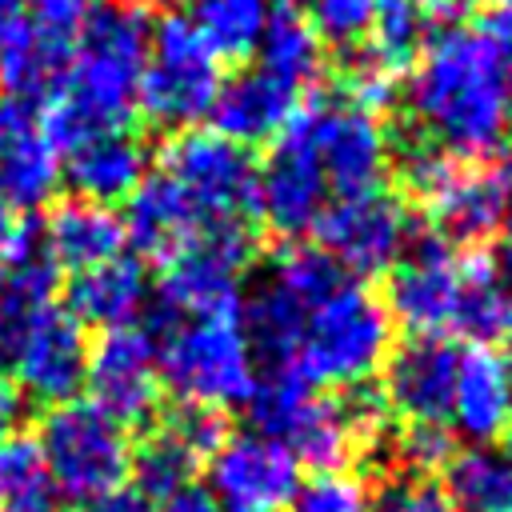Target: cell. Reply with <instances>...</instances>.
<instances>
[{
    "label": "cell",
    "instance_id": "6da1fadb",
    "mask_svg": "<svg viewBox=\"0 0 512 512\" xmlns=\"http://www.w3.org/2000/svg\"><path fill=\"white\" fill-rule=\"evenodd\" d=\"M400 100L404 120L396 128L428 148L460 160H488L508 144L512 76L484 32H436L412 60Z\"/></svg>",
    "mask_w": 512,
    "mask_h": 512
},
{
    "label": "cell",
    "instance_id": "7a4b0ae2",
    "mask_svg": "<svg viewBox=\"0 0 512 512\" xmlns=\"http://www.w3.org/2000/svg\"><path fill=\"white\" fill-rule=\"evenodd\" d=\"M148 36L152 24L132 0H100L92 8L72 40L60 92L40 120L56 152H68L88 136L128 128L148 60Z\"/></svg>",
    "mask_w": 512,
    "mask_h": 512
},
{
    "label": "cell",
    "instance_id": "3957f363",
    "mask_svg": "<svg viewBox=\"0 0 512 512\" xmlns=\"http://www.w3.org/2000/svg\"><path fill=\"white\" fill-rule=\"evenodd\" d=\"M396 320L388 316L380 292L364 284H344L316 308H308L296 356L284 376H296L308 388H352L368 384L388 348Z\"/></svg>",
    "mask_w": 512,
    "mask_h": 512
},
{
    "label": "cell",
    "instance_id": "277c9868",
    "mask_svg": "<svg viewBox=\"0 0 512 512\" xmlns=\"http://www.w3.org/2000/svg\"><path fill=\"white\" fill-rule=\"evenodd\" d=\"M260 256V232L244 224H200V232L168 256L160 268V288L148 296L144 316L152 328H144L152 340H160L176 320L184 316H212V312H236L240 308V280Z\"/></svg>",
    "mask_w": 512,
    "mask_h": 512
},
{
    "label": "cell",
    "instance_id": "5b68a950",
    "mask_svg": "<svg viewBox=\"0 0 512 512\" xmlns=\"http://www.w3.org/2000/svg\"><path fill=\"white\" fill-rule=\"evenodd\" d=\"M156 368L160 384L180 404L228 412L236 404H248L256 392V368L236 312L176 320L156 340Z\"/></svg>",
    "mask_w": 512,
    "mask_h": 512
},
{
    "label": "cell",
    "instance_id": "8992f818",
    "mask_svg": "<svg viewBox=\"0 0 512 512\" xmlns=\"http://www.w3.org/2000/svg\"><path fill=\"white\" fill-rule=\"evenodd\" d=\"M36 448L64 504H88L128 480V428L104 416L92 400H64L40 416Z\"/></svg>",
    "mask_w": 512,
    "mask_h": 512
},
{
    "label": "cell",
    "instance_id": "52a82bcc",
    "mask_svg": "<svg viewBox=\"0 0 512 512\" xmlns=\"http://www.w3.org/2000/svg\"><path fill=\"white\" fill-rule=\"evenodd\" d=\"M160 164V172H168L180 184V192L192 200L204 224L224 220L260 232V168L244 144L220 132L180 128L164 140Z\"/></svg>",
    "mask_w": 512,
    "mask_h": 512
},
{
    "label": "cell",
    "instance_id": "ba28073f",
    "mask_svg": "<svg viewBox=\"0 0 512 512\" xmlns=\"http://www.w3.org/2000/svg\"><path fill=\"white\" fill-rule=\"evenodd\" d=\"M248 416L260 436L276 440L316 472H340L360 456V436L348 420V408L336 396H324L296 376H264L248 400Z\"/></svg>",
    "mask_w": 512,
    "mask_h": 512
},
{
    "label": "cell",
    "instance_id": "9c48e42d",
    "mask_svg": "<svg viewBox=\"0 0 512 512\" xmlns=\"http://www.w3.org/2000/svg\"><path fill=\"white\" fill-rule=\"evenodd\" d=\"M220 60L204 48L192 20L164 16L148 36V60L140 72L136 108L156 128L180 132L192 128V120L208 116L216 92H220Z\"/></svg>",
    "mask_w": 512,
    "mask_h": 512
},
{
    "label": "cell",
    "instance_id": "30bf717a",
    "mask_svg": "<svg viewBox=\"0 0 512 512\" xmlns=\"http://www.w3.org/2000/svg\"><path fill=\"white\" fill-rule=\"evenodd\" d=\"M304 112H308L312 152L328 192H336V200L380 192L392 172V148H388L384 124L344 100L320 96V88L304 96Z\"/></svg>",
    "mask_w": 512,
    "mask_h": 512
},
{
    "label": "cell",
    "instance_id": "8fae6325",
    "mask_svg": "<svg viewBox=\"0 0 512 512\" xmlns=\"http://www.w3.org/2000/svg\"><path fill=\"white\" fill-rule=\"evenodd\" d=\"M408 224L412 212L404 208V200L380 188L368 196L324 204L312 220V232L316 248H324L340 268L356 276H384L408 244Z\"/></svg>",
    "mask_w": 512,
    "mask_h": 512
},
{
    "label": "cell",
    "instance_id": "7c38bea8",
    "mask_svg": "<svg viewBox=\"0 0 512 512\" xmlns=\"http://www.w3.org/2000/svg\"><path fill=\"white\" fill-rule=\"evenodd\" d=\"M84 388L92 404L112 416L120 428H148L160 412V368H156V340L144 328H116L88 348Z\"/></svg>",
    "mask_w": 512,
    "mask_h": 512
},
{
    "label": "cell",
    "instance_id": "4fadbf2b",
    "mask_svg": "<svg viewBox=\"0 0 512 512\" xmlns=\"http://www.w3.org/2000/svg\"><path fill=\"white\" fill-rule=\"evenodd\" d=\"M384 276L388 284L380 300L392 320H400L408 332L448 336L460 300V248L420 228Z\"/></svg>",
    "mask_w": 512,
    "mask_h": 512
},
{
    "label": "cell",
    "instance_id": "5bb4252c",
    "mask_svg": "<svg viewBox=\"0 0 512 512\" xmlns=\"http://www.w3.org/2000/svg\"><path fill=\"white\" fill-rule=\"evenodd\" d=\"M456 344L452 336L408 332L396 340L380 364V392L400 424H444L452 420L456 388Z\"/></svg>",
    "mask_w": 512,
    "mask_h": 512
},
{
    "label": "cell",
    "instance_id": "9a60e30c",
    "mask_svg": "<svg viewBox=\"0 0 512 512\" xmlns=\"http://www.w3.org/2000/svg\"><path fill=\"white\" fill-rule=\"evenodd\" d=\"M296 484V456L260 432H232L208 456V492L220 512H280Z\"/></svg>",
    "mask_w": 512,
    "mask_h": 512
},
{
    "label": "cell",
    "instance_id": "2e32d148",
    "mask_svg": "<svg viewBox=\"0 0 512 512\" xmlns=\"http://www.w3.org/2000/svg\"><path fill=\"white\" fill-rule=\"evenodd\" d=\"M324 204H328V184H324V172L316 164L312 136H308V112H304V100H300L292 120L276 132L272 152L264 156L260 212H264V224L276 236L292 240V236L312 228V220L320 216Z\"/></svg>",
    "mask_w": 512,
    "mask_h": 512
},
{
    "label": "cell",
    "instance_id": "e0dca14e",
    "mask_svg": "<svg viewBox=\"0 0 512 512\" xmlns=\"http://www.w3.org/2000/svg\"><path fill=\"white\" fill-rule=\"evenodd\" d=\"M84 372H88V336H84V328L60 304L40 308L28 320L16 364H12L16 392L24 400H36V404L52 408V404L76 400V392L84 388Z\"/></svg>",
    "mask_w": 512,
    "mask_h": 512
},
{
    "label": "cell",
    "instance_id": "ac0fdd59",
    "mask_svg": "<svg viewBox=\"0 0 512 512\" xmlns=\"http://www.w3.org/2000/svg\"><path fill=\"white\" fill-rule=\"evenodd\" d=\"M60 188V152L44 136L36 108L0 104V204L12 212H32L48 204Z\"/></svg>",
    "mask_w": 512,
    "mask_h": 512
},
{
    "label": "cell",
    "instance_id": "d6986e66",
    "mask_svg": "<svg viewBox=\"0 0 512 512\" xmlns=\"http://www.w3.org/2000/svg\"><path fill=\"white\" fill-rule=\"evenodd\" d=\"M64 156L68 160L60 164V180L68 184V192L76 200L104 204V208L116 200H128L132 188L148 176V144L132 128L88 136Z\"/></svg>",
    "mask_w": 512,
    "mask_h": 512
},
{
    "label": "cell",
    "instance_id": "ffe728a7",
    "mask_svg": "<svg viewBox=\"0 0 512 512\" xmlns=\"http://www.w3.org/2000/svg\"><path fill=\"white\" fill-rule=\"evenodd\" d=\"M300 100H304V92L268 76L264 68H240L236 76L220 80V92L208 108V116L216 124L212 132H220L244 148L276 140V132L292 120Z\"/></svg>",
    "mask_w": 512,
    "mask_h": 512
},
{
    "label": "cell",
    "instance_id": "44dd1931",
    "mask_svg": "<svg viewBox=\"0 0 512 512\" xmlns=\"http://www.w3.org/2000/svg\"><path fill=\"white\" fill-rule=\"evenodd\" d=\"M120 224H124V240L136 248V260L164 264L200 232L204 220L168 172H152L124 200Z\"/></svg>",
    "mask_w": 512,
    "mask_h": 512
},
{
    "label": "cell",
    "instance_id": "7402d4cb",
    "mask_svg": "<svg viewBox=\"0 0 512 512\" xmlns=\"http://www.w3.org/2000/svg\"><path fill=\"white\" fill-rule=\"evenodd\" d=\"M452 420L472 440H500L512 428V356L492 344H468L456 360Z\"/></svg>",
    "mask_w": 512,
    "mask_h": 512
},
{
    "label": "cell",
    "instance_id": "603a6c76",
    "mask_svg": "<svg viewBox=\"0 0 512 512\" xmlns=\"http://www.w3.org/2000/svg\"><path fill=\"white\" fill-rule=\"evenodd\" d=\"M148 272L144 260L136 256H112L88 272H76L68 284V312L80 328H100V332H116V328H132L136 316H144L148 308Z\"/></svg>",
    "mask_w": 512,
    "mask_h": 512
},
{
    "label": "cell",
    "instance_id": "cb8c5ba5",
    "mask_svg": "<svg viewBox=\"0 0 512 512\" xmlns=\"http://www.w3.org/2000/svg\"><path fill=\"white\" fill-rule=\"evenodd\" d=\"M40 240L48 260L60 272H88L112 256H120L124 248V224L112 208L104 204H88V200H60L48 220L40 224Z\"/></svg>",
    "mask_w": 512,
    "mask_h": 512
},
{
    "label": "cell",
    "instance_id": "d4e9b609",
    "mask_svg": "<svg viewBox=\"0 0 512 512\" xmlns=\"http://www.w3.org/2000/svg\"><path fill=\"white\" fill-rule=\"evenodd\" d=\"M72 60V40H60L32 20H24L4 44H0V88L12 104L24 108H48L60 92V80Z\"/></svg>",
    "mask_w": 512,
    "mask_h": 512
},
{
    "label": "cell",
    "instance_id": "484cf974",
    "mask_svg": "<svg viewBox=\"0 0 512 512\" xmlns=\"http://www.w3.org/2000/svg\"><path fill=\"white\" fill-rule=\"evenodd\" d=\"M256 48H260V68L268 76L292 84L296 92L320 88V76L328 68L324 40L316 36V28L300 12V4L280 0L276 8H268V24H264V36Z\"/></svg>",
    "mask_w": 512,
    "mask_h": 512
},
{
    "label": "cell",
    "instance_id": "4316f807",
    "mask_svg": "<svg viewBox=\"0 0 512 512\" xmlns=\"http://www.w3.org/2000/svg\"><path fill=\"white\" fill-rule=\"evenodd\" d=\"M240 328H244V340H248V352H256L264 376H284L292 356H296V344H300V328H304V316L308 308L288 296L280 284L264 280L240 308Z\"/></svg>",
    "mask_w": 512,
    "mask_h": 512
},
{
    "label": "cell",
    "instance_id": "83f0119b",
    "mask_svg": "<svg viewBox=\"0 0 512 512\" xmlns=\"http://www.w3.org/2000/svg\"><path fill=\"white\" fill-rule=\"evenodd\" d=\"M456 512H512V460L492 448L456 452L444 464V484Z\"/></svg>",
    "mask_w": 512,
    "mask_h": 512
},
{
    "label": "cell",
    "instance_id": "f1b7e54d",
    "mask_svg": "<svg viewBox=\"0 0 512 512\" xmlns=\"http://www.w3.org/2000/svg\"><path fill=\"white\" fill-rule=\"evenodd\" d=\"M268 24V0H196V36L224 64H244Z\"/></svg>",
    "mask_w": 512,
    "mask_h": 512
},
{
    "label": "cell",
    "instance_id": "f546056e",
    "mask_svg": "<svg viewBox=\"0 0 512 512\" xmlns=\"http://www.w3.org/2000/svg\"><path fill=\"white\" fill-rule=\"evenodd\" d=\"M0 512H64L36 436H8L0 444Z\"/></svg>",
    "mask_w": 512,
    "mask_h": 512
},
{
    "label": "cell",
    "instance_id": "4dcf8cb0",
    "mask_svg": "<svg viewBox=\"0 0 512 512\" xmlns=\"http://www.w3.org/2000/svg\"><path fill=\"white\" fill-rule=\"evenodd\" d=\"M196 468H200V460L160 424V428H152L140 440V448H132L128 476H132V488L148 504H160L172 492H180L184 484H192L196 480Z\"/></svg>",
    "mask_w": 512,
    "mask_h": 512
},
{
    "label": "cell",
    "instance_id": "1f68e13d",
    "mask_svg": "<svg viewBox=\"0 0 512 512\" xmlns=\"http://www.w3.org/2000/svg\"><path fill=\"white\" fill-rule=\"evenodd\" d=\"M268 280L280 284L288 296H296L304 308H316L336 288H344V268L316 244H276L268 256Z\"/></svg>",
    "mask_w": 512,
    "mask_h": 512
},
{
    "label": "cell",
    "instance_id": "d6a6232c",
    "mask_svg": "<svg viewBox=\"0 0 512 512\" xmlns=\"http://www.w3.org/2000/svg\"><path fill=\"white\" fill-rule=\"evenodd\" d=\"M368 488L364 480L348 472H316L312 480L296 484L288 512H368Z\"/></svg>",
    "mask_w": 512,
    "mask_h": 512
},
{
    "label": "cell",
    "instance_id": "836d02e7",
    "mask_svg": "<svg viewBox=\"0 0 512 512\" xmlns=\"http://www.w3.org/2000/svg\"><path fill=\"white\" fill-rule=\"evenodd\" d=\"M380 0H312V28L320 40H328L336 52L360 48Z\"/></svg>",
    "mask_w": 512,
    "mask_h": 512
},
{
    "label": "cell",
    "instance_id": "e575fe53",
    "mask_svg": "<svg viewBox=\"0 0 512 512\" xmlns=\"http://www.w3.org/2000/svg\"><path fill=\"white\" fill-rule=\"evenodd\" d=\"M196 460H208L228 436H232V420L220 408H204V404H176L164 420H160Z\"/></svg>",
    "mask_w": 512,
    "mask_h": 512
},
{
    "label": "cell",
    "instance_id": "d590c367",
    "mask_svg": "<svg viewBox=\"0 0 512 512\" xmlns=\"http://www.w3.org/2000/svg\"><path fill=\"white\" fill-rule=\"evenodd\" d=\"M96 4L100 0H24V8L32 12L28 20L52 36H60V40H76L80 24L92 16Z\"/></svg>",
    "mask_w": 512,
    "mask_h": 512
},
{
    "label": "cell",
    "instance_id": "8d00e7d4",
    "mask_svg": "<svg viewBox=\"0 0 512 512\" xmlns=\"http://www.w3.org/2000/svg\"><path fill=\"white\" fill-rule=\"evenodd\" d=\"M36 312H24L8 300H0V380L12 376V364H16V352H20V340H24V328Z\"/></svg>",
    "mask_w": 512,
    "mask_h": 512
},
{
    "label": "cell",
    "instance_id": "74e56055",
    "mask_svg": "<svg viewBox=\"0 0 512 512\" xmlns=\"http://www.w3.org/2000/svg\"><path fill=\"white\" fill-rule=\"evenodd\" d=\"M80 512H156V508H152L136 488L120 484V488H112V492H104V496L80 504Z\"/></svg>",
    "mask_w": 512,
    "mask_h": 512
},
{
    "label": "cell",
    "instance_id": "f35d334b",
    "mask_svg": "<svg viewBox=\"0 0 512 512\" xmlns=\"http://www.w3.org/2000/svg\"><path fill=\"white\" fill-rule=\"evenodd\" d=\"M160 512H220V504L212 500L208 488H200L196 480L184 484L180 492H172L168 500H160Z\"/></svg>",
    "mask_w": 512,
    "mask_h": 512
},
{
    "label": "cell",
    "instance_id": "ab89813d",
    "mask_svg": "<svg viewBox=\"0 0 512 512\" xmlns=\"http://www.w3.org/2000/svg\"><path fill=\"white\" fill-rule=\"evenodd\" d=\"M24 408H28V400H24L12 384L0 380V444H4L8 436H16V428H20V420H24Z\"/></svg>",
    "mask_w": 512,
    "mask_h": 512
},
{
    "label": "cell",
    "instance_id": "60d3db41",
    "mask_svg": "<svg viewBox=\"0 0 512 512\" xmlns=\"http://www.w3.org/2000/svg\"><path fill=\"white\" fill-rule=\"evenodd\" d=\"M496 280H500V296H504V336H512V244L496 260Z\"/></svg>",
    "mask_w": 512,
    "mask_h": 512
},
{
    "label": "cell",
    "instance_id": "b9f144b4",
    "mask_svg": "<svg viewBox=\"0 0 512 512\" xmlns=\"http://www.w3.org/2000/svg\"><path fill=\"white\" fill-rule=\"evenodd\" d=\"M24 220H16V212L12 208H4L0 204V260H8L12 256V248L20 244V236H24Z\"/></svg>",
    "mask_w": 512,
    "mask_h": 512
},
{
    "label": "cell",
    "instance_id": "7bdbcfd3",
    "mask_svg": "<svg viewBox=\"0 0 512 512\" xmlns=\"http://www.w3.org/2000/svg\"><path fill=\"white\" fill-rule=\"evenodd\" d=\"M28 20V8H24V0H0V44L20 28Z\"/></svg>",
    "mask_w": 512,
    "mask_h": 512
},
{
    "label": "cell",
    "instance_id": "ee69618b",
    "mask_svg": "<svg viewBox=\"0 0 512 512\" xmlns=\"http://www.w3.org/2000/svg\"><path fill=\"white\" fill-rule=\"evenodd\" d=\"M372 512H408V508H404V492H400V488H392V492H388Z\"/></svg>",
    "mask_w": 512,
    "mask_h": 512
},
{
    "label": "cell",
    "instance_id": "f6af8a7d",
    "mask_svg": "<svg viewBox=\"0 0 512 512\" xmlns=\"http://www.w3.org/2000/svg\"><path fill=\"white\" fill-rule=\"evenodd\" d=\"M140 8H180V4H192V0H132Z\"/></svg>",
    "mask_w": 512,
    "mask_h": 512
},
{
    "label": "cell",
    "instance_id": "bcb514c9",
    "mask_svg": "<svg viewBox=\"0 0 512 512\" xmlns=\"http://www.w3.org/2000/svg\"><path fill=\"white\" fill-rule=\"evenodd\" d=\"M504 232H508V244H512V196L504 200Z\"/></svg>",
    "mask_w": 512,
    "mask_h": 512
},
{
    "label": "cell",
    "instance_id": "7dc6e473",
    "mask_svg": "<svg viewBox=\"0 0 512 512\" xmlns=\"http://www.w3.org/2000/svg\"><path fill=\"white\" fill-rule=\"evenodd\" d=\"M288 4H300V0H288Z\"/></svg>",
    "mask_w": 512,
    "mask_h": 512
}]
</instances>
